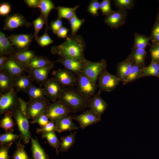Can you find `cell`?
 I'll return each mask as SVG.
<instances>
[{
  "instance_id": "1",
  "label": "cell",
  "mask_w": 159,
  "mask_h": 159,
  "mask_svg": "<svg viewBox=\"0 0 159 159\" xmlns=\"http://www.w3.org/2000/svg\"><path fill=\"white\" fill-rule=\"evenodd\" d=\"M86 43L79 35L67 36L65 40L60 45L52 47L51 52L54 54L66 58L83 60L85 59L84 52Z\"/></svg>"
},
{
  "instance_id": "2",
  "label": "cell",
  "mask_w": 159,
  "mask_h": 159,
  "mask_svg": "<svg viewBox=\"0 0 159 159\" xmlns=\"http://www.w3.org/2000/svg\"><path fill=\"white\" fill-rule=\"evenodd\" d=\"M58 100L69 109L71 113H75L89 108L90 99L84 97L72 87H64Z\"/></svg>"
},
{
  "instance_id": "3",
  "label": "cell",
  "mask_w": 159,
  "mask_h": 159,
  "mask_svg": "<svg viewBox=\"0 0 159 159\" xmlns=\"http://www.w3.org/2000/svg\"><path fill=\"white\" fill-rule=\"evenodd\" d=\"M11 112L20 132V138L24 144H27L32 137L29 129V119L21 112L19 106L13 110Z\"/></svg>"
},
{
  "instance_id": "4",
  "label": "cell",
  "mask_w": 159,
  "mask_h": 159,
  "mask_svg": "<svg viewBox=\"0 0 159 159\" xmlns=\"http://www.w3.org/2000/svg\"><path fill=\"white\" fill-rule=\"evenodd\" d=\"M77 76L76 89L84 97L90 99L95 94L97 86L96 83L82 72Z\"/></svg>"
},
{
  "instance_id": "5",
  "label": "cell",
  "mask_w": 159,
  "mask_h": 159,
  "mask_svg": "<svg viewBox=\"0 0 159 159\" xmlns=\"http://www.w3.org/2000/svg\"><path fill=\"white\" fill-rule=\"evenodd\" d=\"M18 92L13 87L8 92L0 94V114H4L8 112H11L15 108L19 106Z\"/></svg>"
},
{
  "instance_id": "6",
  "label": "cell",
  "mask_w": 159,
  "mask_h": 159,
  "mask_svg": "<svg viewBox=\"0 0 159 159\" xmlns=\"http://www.w3.org/2000/svg\"><path fill=\"white\" fill-rule=\"evenodd\" d=\"M97 80V85L99 89L98 92L100 94L102 91L110 92L114 90L120 82L117 75L110 74L106 69L100 75Z\"/></svg>"
},
{
  "instance_id": "7",
  "label": "cell",
  "mask_w": 159,
  "mask_h": 159,
  "mask_svg": "<svg viewBox=\"0 0 159 159\" xmlns=\"http://www.w3.org/2000/svg\"><path fill=\"white\" fill-rule=\"evenodd\" d=\"M49 100L47 98L42 100H29L27 102L26 115L29 119L33 120L44 114L49 105Z\"/></svg>"
},
{
  "instance_id": "8",
  "label": "cell",
  "mask_w": 159,
  "mask_h": 159,
  "mask_svg": "<svg viewBox=\"0 0 159 159\" xmlns=\"http://www.w3.org/2000/svg\"><path fill=\"white\" fill-rule=\"evenodd\" d=\"M106 67L107 64L105 59H102L97 62L88 61L81 72L96 83L100 75L106 69Z\"/></svg>"
},
{
  "instance_id": "9",
  "label": "cell",
  "mask_w": 159,
  "mask_h": 159,
  "mask_svg": "<svg viewBox=\"0 0 159 159\" xmlns=\"http://www.w3.org/2000/svg\"><path fill=\"white\" fill-rule=\"evenodd\" d=\"M59 84L64 87H76L77 77L76 74L66 69L59 68L52 73Z\"/></svg>"
},
{
  "instance_id": "10",
  "label": "cell",
  "mask_w": 159,
  "mask_h": 159,
  "mask_svg": "<svg viewBox=\"0 0 159 159\" xmlns=\"http://www.w3.org/2000/svg\"><path fill=\"white\" fill-rule=\"evenodd\" d=\"M67 107L59 100L50 103L47 107L44 114L49 120L55 122L63 117L71 114Z\"/></svg>"
},
{
  "instance_id": "11",
  "label": "cell",
  "mask_w": 159,
  "mask_h": 159,
  "mask_svg": "<svg viewBox=\"0 0 159 159\" xmlns=\"http://www.w3.org/2000/svg\"><path fill=\"white\" fill-rule=\"evenodd\" d=\"M12 45L19 52L28 49L34 37L31 34H11L8 37Z\"/></svg>"
},
{
  "instance_id": "12",
  "label": "cell",
  "mask_w": 159,
  "mask_h": 159,
  "mask_svg": "<svg viewBox=\"0 0 159 159\" xmlns=\"http://www.w3.org/2000/svg\"><path fill=\"white\" fill-rule=\"evenodd\" d=\"M32 25L21 14L14 13L8 16L4 19L3 30L11 31L23 26L28 28Z\"/></svg>"
},
{
  "instance_id": "13",
  "label": "cell",
  "mask_w": 159,
  "mask_h": 159,
  "mask_svg": "<svg viewBox=\"0 0 159 159\" xmlns=\"http://www.w3.org/2000/svg\"><path fill=\"white\" fill-rule=\"evenodd\" d=\"M54 63L44 67L26 71L28 75L33 81L36 82L40 87L44 86L47 80L49 74L54 67Z\"/></svg>"
},
{
  "instance_id": "14",
  "label": "cell",
  "mask_w": 159,
  "mask_h": 159,
  "mask_svg": "<svg viewBox=\"0 0 159 159\" xmlns=\"http://www.w3.org/2000/svg\"><path fill=\"white\" fill-rule=\"evenodd\" d=\"M127 13L126 10H112L106 16L104 19L105 23L112 29H117L125 23Z\"/></svg>"
},
{
  "instance_id": "15",
  "label": "cell",
  "mask_w": 159,
  "mask_h": 159,
  "mask_svg": "<svg viewBox=\"0 0 159 159\" xmlns=\"http://www.w3.org/2000/svg\"><path fill=\"white\" fill-rule=\"evenodd\" d=\"M43 88L46 96L53 102L57 101L63 89V87L54 77L48 79Z\"/></svg>"
},
{
  "instance_id": "16",
  "label": "cell",
  "mask_w": 159,
  "mask_h": 159,
  "mask_svg": "<svg viewBox=\"0 0 159 159\" xmlns=\"http://www.w3.org/2000/svg\"><path fill=\"white\" fill-rule=\"evenodd\" d=\"M73 118L78 122L80 127L82 129L96 123L101 120V116L90 109L83 111L80 115H73Z\"/></svg>"
},
{
  "instance_id": "17",
  "label": "cell",
  "mask_w": 159,
  "mask_h": 159,
  "mask_svg": "<svg viewBox=\"0 0 159 159\" xmlns=\"http://www.w3.org/2000/svg\"><path fill=\"white\" fill-rule=\"evenodd\" d=\"M89 60L85 59L78 60L60 57L54 62L61 64L65 69L77 74L81 72L82 70Z\"/></svg>"
},
{
  "instance_id": "18",
  "label": "cell",
  "mask_w": 159,
  "mask_h": 159,
  "mask_svg": "<svg viewBox=\"0 0 159 159\" xmlns=\"http://www.w3.org/2000/svg\"><path fill=\"white\" fill-rule=\"evenodd\" d=\"M15 80L26 72L25 67L11 55L9 56L4 69Z\"/></svg>"
},
{
  "instance_id": "19",
  "label": "cell",
  "mask_w": 159,
  "mask_h": 159,
  "mask_svg": "<svg viewBox=\"0 0 159 159\" xmlns=\"http://www.w3.org/2000/svg\"><path fill=\"white\" fill-rule=\"evenodd\" d=\"M98 92L95 94L90 99V109L100 116L104 113L107 109V103L100 96Z\"/></svg>"
},
{
  "instance_id": "20",
  "label": "cell",
  "mask_w": 159,
  "mask_h": 159,
  "mask_svg": "<svg viewBox=\"0 0 159 159\" xmlns=\"http://www.w3.org/2000/svg\"><path fill=\"white\" fill-rule=\"evenodd\" d=\"M73 115L69 114L60 118L55 122L57 132L59 133L77 130L78 127L73 122Z\"/></svg>"
},
{
  "instance_id": "21",
  "label": "cell",
  "mask_w": 159,
  "mask_h": 159,
  "mask_svg": "<svg viewBox=\"0 0 159 159\" xmlns=\"http://www.w3.org/2000/svg\"><path fill=\"white\" fill-rule=\"evenodd\" d=\"M130 55L125 60L119 62L117 66V75L120 82H122L131 70L134 64Z\"/></svg>"
},
{
  "instance_id": "22",
  "label": "cell",
  "mask_w": 159,
  "mask_h": 159,
  "mask_svg": "<svg viewBox=\"0 0 159 159\" xmlns=\"http://www.w3.org/2000/svg\"><path fill=\"white\" fill-rule=\"evenodd\" d=\"M41 11V15L44 19L46 25L45 30L47 31L50 29V26L48 24L49 16L51 11L54 9H56L54 4L50 0H39L37 6Z\"/></svg>"
},
{
  "instance_id": "23",
  "label": "cell",
  "mask_w": 159,
  "mask_h": 159,
  "mask_svg": "<svg viewBox=\"0 0 159 159\" xmlns=\"http://www.w3.org/2000/svg\"><path fill=\"white\" fill-rule=\"evenodd\" d=\"M33 81L29 75H26L24 74L14 80L13 87L18 92L22 91L26 93L33 85Z\"/></svg>"
},
{
  "instance_id": "24",
  "label": "cell",
  "mask_w": 159,
  "mask_h": 159,
  "mask_svg": "<svg viewBox=\"0 0 159 159\" xmlns=\"http://www.w3.org/2000/svg\"><path fill=\"white\" fill-rule=\"evenodd\" d=\"M31 141L32 159H49V155L41 146L36 137L35 138L32 137Z\"/></svg>"
},
{
  "instance_id": "25",
  "label": "cell",
  "mask_w": 159,
  "mask_h": 159,
  "mask_svg": "<svg viewBox=\"0 0 159 159\" xmlns=\"http://www.w3.org/2000/svg\"><path fill=\"white\" fill-rule=\"evenodd\" d=\"M14 79L4 69L0 71V93L3 94L13 87Z\"/></svg>"
},
{
  "instance_id": "26",
  "label": "cell",
  "mask_w": 159,
  "mask_h": 159,
  "mask_svg": "<svg viewBox=\"0 0 159 159\" xmlns=\"http://www.w3.org/2000/svg\"><path fill=\"white\" fill-rule=\"evenodd\" d=\"M16 52L4 33L0 32V56H9Z\"/></svg>"
},
{
  "instance_id": "27",
  "label": "cell",
  "mask_w": 159,
  "mask_h": 159,
  "mask_svg": "<svg viewBox=\"0 0 159 159\" xmlns=\"http://www.w3.org/2000/svg\"><path fill=\"white\" fill-rule=\"evenodd\" d=\"M10 55L25 67L26 68L32 59L36 56L34 51L28 49L21 52H16Z\"/></svg>"
},
{
  "instance_id": "28",
  "label": "cell",
  "mask_w": 159,
  "mask_h": 159,
  "mask_svg": "<svg viewBox=\"0 0 159 159\" xmlns=\"http://www.w3.org/2000/svg\"><path fill=\"white\" fill-rule=\"evenodd\" d=\"M54 62L45 56H36L26 66V72L28 70L41 68Z\"/></svg>"
},
{
  "instance_id": "29",
  "label": "cell",
  "mask_w": 159,
  "mask_h": 159,
  "mask_svg": "<svg viewBox=\"0 0 159 159\" xmlns=\"http://www.w3.org/2000/svg\"><path fill=\"white\" fill-rule=\"evenodd\" d=\"M147 52L145 49H140L133 47L130 54L134 64L143 68L145 66V59Z\"/></svg>"
},
{
  "instance_id": "30",
  "label": "cell",
  "mask_w": 159,
  "mask_h": 159,
  "mask_svg": "<svg viewBox=\"0 0 159 159\" xmlns=\"http://www.w3.org/2000/svg\"><path fill=\"white\" fill-rule=\"evenodd\" d=\"M76 132L74 131L60 138L59 152H67L74 144Z\"/></svg>"
},
{
  "instance_id": "31",
  "label": "cell",
  "mask_w": 159,
  "mask_h": 159,
  "mask_svg": "<svg viewBox=\"0 0 159 159\" xmlns=\"http://www.w3.org/2000/svg\"><path fill=\"white\" fill-rule=\"evenodd\" d=\"M29 98L33 100H42L46 98V95L44 88L37 87L32 85L26 92Z\"/></svg>"
},
{
  "instance_id": "32",
  "label": "cell",
  "mask_w": 159,
  "mask_h": 159,
  "mask_svg": "<svg viewBox=\"0 0 159 159\" xmlns=\"http://www.w3.org/2000/svg\"><path fill=\"white\" fill-rule=\"evenodd\" d=\"M159 75V64L156 61L152 60L149 65L143 68L140 78L146 77H158Z\"/></svg>"
},
{
  "instance_id": "33",
  "label": "cell",
  "mask_w": 159,
  "mask_h": 159,
  "mask_svg": "<svg viewBox=\"0 0 159 159\" xmlns=\"http://www.w3.org/2000/svg\"><path fill=\"white\" fill-rule=\"evenodd\" d=\"M0 120V126L4 129L6 132L14 131L13 127L15 124L12 119L11 112H6Z\"/></svg>"
},
{
  "instance_id": "34",
  "label": "cell",
  "mask_w": 159,
  "mask_h": 159,
  "mask_svg": "<svg viewBox=\"0 0 159 159\" xmlns=\"http://www.w3.org/2000/svg\"><path fill=\"white\" fill-rule=\"evenodd\" d=\"M55 132L52 131L43 133L42 134V137L43 138L46 139L49 145L55 149L56 154L58 155L60 141L58 138Z\"/></svg>"
},
{
  "instance_id": "35",
  "label": "cell",
  "mask_w": 159,
  "mask_h": 159,
  "mask_svg": "<svg viewBox=\"0 0 159 159\" xmlns=\"http://www.w3.org/2000/svg\"><path fill=\"white\" fill-rule=\"evenodd\" d=\"M77 5L74 7H68L59 6L56 9L57 10L58 18H64L69 20L76 13V11L79 6Z\"/></svg>"
},
{
  "instance_id": "36",
  "label": "cell",
  "mask_w": 159,
  "mask_h": 159,
  "mask_svg": "<svg viewBox=\"0 0 159 159\" xmlns=\"http://www.w3.org/2000/svg\"><path fill=\"white\" fill-rule=\"evenodd\" d=\"M21 140L20 138L18 142H15L16 149L11 158L13 159H32L27 153L24 144L21 143Z\"/></svg>"
},
{
  "instance_id": "37",
  "label": "cell",
  "mask_w": 159,
  "mask_h": 159,
  "mask_svg": "<svg viewBox=\"0 0 159 159\" xmlns=\"http://www.w3.org/2000/svg\"><path fill=\"white\" fill-rule=\"evenodd\" d=\"M143 68L134 64L130 72L122 82L123 84H127L140 78Z\"/></svg>"
},
{
  "instance_id": "38",
  "label": "cell",
  "mask_w": 159,
  "mask_h": 159,
  "mask_svg": "<svg viewBox=\"0 0 159 159\" xmlns=\"http://www.w3.org/2000/svg\"><path fill=\"white\" fill-rule=\"evenodd\" d=\"M150 38L144 35L135 33L134 35V47L140 49H145L149 44Z\"/></svg>"
},
{
  "instance_id": "39",
  "label": "cell",
  "mask_w": 159,
  "mask_h": 159,
  "mask_svg": "<svg viewBox=\"0 0 159 159\" xmlns=\"http://www.w3.org/2000/svg\"><path fill=\"white\" fill-rule=\"evenodd\" d=\"M70 25L71 35H75L82 25L85 21L84 19H80L75 14L71 18L68 20Z\"/></svg>"
},
{
  "instance_id": "40",
  "label": "cell",
  "mask_w": 159,
  "mask_h": 159,
  "mask_svg": "<svg viewBox=\"0 0 159 159\" xmlns=\"http://www.w3.org/2000/svg\"><path fill=\"white\" fill-rule=\"evenodd\" d=\"M19 138V135L14 133L13 132H6L0 135V144L13 143Z\"/></svg>"
},
{
  "instance_id": "41",
  "label": "cell",
  "mask_w": 159,
  "mask_h": 159,
  "mask_svg": "<svg viewBox=\"0 0 159 159\" xmlns=\"http://www.w3.org/2000/svg\"><path fill=\"white\" fill-rule=\"evenodd\" d=\"M114 4L119 9L126 10L132 9L134 6V1L132 0H114Z\"/></svg>"
},
{
  "instance_id": "42",
  "label": "cell",
  "mask_w": 159,
  "mask_h": 159,
  "mask_svg": "<svg viewBox=\"0 0 159 159\" xmlns=\"http://www.w3.org/2000/svg\"><path fill=\"white\" fill-rule=\"evenodd\" d=\"M32 24L34 29L33 36L35 40H36L38 37V33L43 27V25L45 24V23L43 17L40 15L32 22Z\"/></svg>"
},
{
  "instance_id": "43",
  "label": "cell",
  "mask_w": 159,
  "mask_h": 159,
  "mask_svg": "<svg viewBox=\"0 0 159 159\" xmlns=\"http://www.w3.org/2000/svg\"><path fill=\"white\" fill-rule=\"evenodd\" d=\"M52 131L57 132V127L55 122L49 120L46 125L36 130L37 134H43Z\"/></svg>"
},
{
  "instance_id": "44",
  "label": "cell",
  "mask_w": 159,
  "mask_h": 159,
  "mask_svg": "<svg viewBox=\"0 0 159 159\" xmlns=\"http://www.w3.org/2000/svg\"><path fill=\"white\" fill-rule=\"evenodd\" d=\"M100 9V3L98 0H91L88 6L87 11L94 16L99 15L98 11Z\"/></svg>"
},
{
  "instance_id": "45",
  "label": "cell",
  "mask_w": 159,
  "mask_h": 159,
  "mask_svg": "<svg viewBox=\"0 0 159 159\" xmlns=\"http://www.w3.org/2000/svg\"><path fill=\"white\" fill-rule=\"evenodd\" d=\"M47 31L45 30L44 34L41 36L38 37L36 41L41 47H44L52 43L54 41L50 37L47 33Z\"/></svg>"
},
{
  "instance_id": "46",
  "label": "cell",
  "mask_w": 159,
  "mask_h": 159,
  "mask_svg": "<svg viewBox=\"0 0 159 159\" xmlns=\"http://www.w3.org/2000/svg\"><path fill=\"white\" fill-rule=\"evenodd\" d=\"M13 143L0 144V159H9L11 157L9 155V149Z\"/></svg>"
},
{
  "instance_id": "47",
  "label": "cell",
  "mask_w": 159,
  "mask_h": 159,
  "mask_svg": "<svg viewBox=\"0 0 159 159\" xmlns=\"http://www.w3.org/2000/svg\"><path fill=\"white\" fill-rule=\"evenodd\" d=\"M100 9L103 15L106 16L112 10L111 7V1L103 0L100 3Z\"/></svg>"
},
{
  "instance_id": "48",
  "label": "cell",
  "mask_w": 159,
  "mask_h": 159,
  "mask_svg": "<svg viewBox=\"0 0 159 159\" xmlns=\"http://www.w3.org/2000/svg\"><path fill=\"white\" fill-rule=\"evenodd\" d=\"M49 121V120L47 116L44 114L32 120L31 121V123L32 124L37 123L39 124L41 127H42L47 124Z\"/></svg>"
},
{
  "instance_id": "49",
  "label": "cell",
  "mask_w": 159,
  "mask_h": 159,
  "mask_svg": "<svg viewBox=\"0 0 159 159\" xmlns=\"http://www.w3.org/2000/svg\"><path fill=\"white\" fill-rule=\"evenodd\" d=\"M63 26L62 21V19L58 18L52 21L51 23L50 29L53 33L56 34L57 31Z\"/></svg>"
},
{
  "instance_id": "50",
  "label": "cell",
  "mask_w": 159,
  "mask_h": 159,
  "mask_svg": "<svg viewBox=\"0 0 159 159\" xmlns=\"http://www.w3.org/2000/svg\"><path fill=\"white\" fill-rule=\"evenodd\" d=\"M11 9V6L8 3L4 2L0 5V15L1 16H5L8 14Z\"/></svg>"
},
{
  "instance_id": "51",
  "label": "cell",
  "mask_w": 159,
  "mask_h": 159,
  "mask_svg": "<svg viewBox=\"0 0 159 159\" xmlns=\"http://www.w3.org/2000/svg\"><path fill=\"white\" fill-rule=\"evenodd\" d=\"M152 47L150 49L152 60L157 62L159 60V44Z\"/></svg>"
},
{
  "instance_id": "52",
  "label": "cell",
  "mask_w": 159,
  "mask_h": 159,
  "mask_svg": "<svg viewBox=\"0 0 159 159\" xmlns=\"http://www.w3.org/2000/svg\"><path fill=\"white\" fill-rule=\"evenodd\" d=\"M152 41L156 43V44H159V24H157L155 26L153 30L151 38Z\"/></svg>"
},
{
  "instance_id": "53",
  "label": "cell",
  "mask_w": 159,
  "mask_h": 159,
  "mask_svg": "<svg viewBox=\"0 0 159 159\" xmlns=\"http://www.w3.org/2000/svg\"><path fill=\"white\" fill-rule=\"evenodd\" d=\"M19 107L20 110L25 115H26L27 102L25 101L21 97H19Z\"/></svg>"
},
{
  "instance_id": "54",
  "label": "cell",
  "mask_w": 159,
  "mask_h": 159,
  "mask_svg": "<svg viewBox=\"0 0 159 159\" xmlns=\"http://www.w3.org/2000/svg\"><path fill=\"white\" fill-rule=\"evenodd\" d=\"M69 29L66 27L62 26L57 32L56 34L60 38H65L67 37Z\"/></svg>"
},
{
  "instance_id": "55",
  "label": "cell",
  "mask_w": 159,
  "mask_h": 159,
  "mask_svg": "<svg viewBox=\"0 0 159 159\" xmlns=\"http://www.w3.org/2000/svg\"><path fill=\"white\" fill-rule=\"evenodd\" d=\"M24 1L29 7L36 8L37 7L39 0H25Z\"/></svg>"
},
{
  "instance_id": "56",
  "label": "cell",
  "mask_w": 159,
  "mask_h": 159,
  "mask_svg": "<svg viewBox=\"0 0 159 159\" xmlns=\"http://www.w3.org/2000/svg\"><path fill=\"white\" fill-rule=\"evenodd\" d=\"M8 56H0V71L4 70L8 59Z\"/></svg>"
},
{
  "instance_id": "57",
  "label": "cell",
  "mask_w": 159,
  "mask_h": 159,
  "mask_svg": "<svg viewBox=\"0 0 159 159\" xmlns=\"http://www.w3.org/2000/svg\"><path fill=\"white\" fill-rule=\"evenodd\" d=\"M157 62L158 63V64H159V60H158L157 61Z\"/></svg>"
},
{
  "instance_id": "58",
  "label": "cell",
  "mask_w": 159,
  "mask_h": 159,
  "mask_svg": "<svg viewBox=\"0 0 159 159\" xmlns=\"http://www.w3.org/2000/svg\"><path fill=\"white\" fill-rule=\"evenodd\" d=\"M158 77L159 79V75H158Z\"/></svg>"
}]
</instances>
